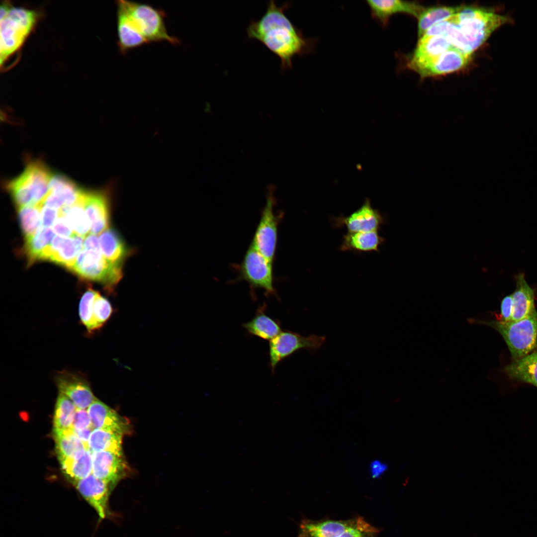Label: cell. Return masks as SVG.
<instances>
[{"label": "cell", "mask_w": 537, "mask_h": 537, "mask_svg": "<svg viewBox=\"0 0 537 537\" xmlns=\"http://www.w3.org/2000/svg\"><path fill=\"white\" fill-rule=\"evenodd\" d=\"M288 6L287 3L277 6L270 0L264 15L251 20L246 29L249 38L260 41L279 57L282 71L291 68L293 58L307 52L310 45L285 14Z\"/></svg>", "instance_id": "obj_1"}, {"label": "cell", "mask_w": 537, "mask_h": 537, "mask_svg": "<svg viewBox=\"0 0 537 537\" xmlns=\"http://www.w3.org/2000/svg\"><path fill=\"white\" fill-rule=\"evenodd\" d=\"M510 17L490 9L462 7L450 18L441 23V35L453 47L470 56L500 26L510 23Z\"/></svg>", "instance_id": "obj_2"}, {"label": "cell", "mask_w": 537, "mask_h": 537, "mask_svg": "<svg viewBox=\"0 0 537 537\" xmlns=\"http://www.w3.org/2000/svg\"><path fill=\"white\" fill-rule=\"evenodd\" d=\"M38 14L34 10L14 7L8 1L0 6V65L23 45L34 28Z\"/></svg>", "instance_id": "obj_3"}, {"label": "cell", "mask_w": 537, "mask_h": 537, "mask_svg": "<svg viewBox=\"0 0 537 537\" xmlns=\"http://www.w3.org/2000/svg\"><path fill=\"white\" fill-rule=\"evenodd\" d=\"M53 174L40 160L29 162L22 173L7 182L6 188L17 208L42 205Z\"/></svg>", "instance_id": "obj_4"}, {"label": "cell", "mask_w": 537, "mask_h": 537, "mask_svg": "<svg viewBox=\"0 0 537 537\" xmlns=\"http://www.w3.org/2000/svg\"><path fill=\"white\" fill-rule=\"evenodd\" d=\"M469 322L485 324L497 330L505 341L514 360L532 353L537 348V312L515 321L469 320Z\"/></svg>", "instance_id": "obj_5"}, {"label": "cell", "mask_w": 537, "mask_h": 537, "mask_svg": "<svg viewBox=\"0 0 537 537\" xmlns=\"http://www.w3.org/2000/svg\"><path fill=\"white\" fill-rule=\"evenodd\" d=\"M117 1L149 43L161 41L174 45L179 43L178 38L168 33L164 21L166 14L163 10L145 3L125 0Z\"/></svg>", "instance_id": "obj_6"}, {"label": "cell", "mask_w": 537, "mask_h": 537, "mask_svg": "<svg viewBox=\"0 0 537 537\" xmlns=\"http://www.w3.org/2000/svg\"><path fill=\"white\" fill-rule=\"evenodd\" d=\"M83 278L98 282L108 290L119 281L122 276V266L108 261L101 251L82 250L70 269Z\"/></svg>", "instance_id": "obj_7"}, {"label": "cell", "mask_w": 537, "mask_h": 537, "mask_svg": "<svg viewBox=\"0 0 537 537\" xmlns=\"http://www.w3.org/2000/svg\"><path fill=\"white\" fill-rule=\"evenodd\" d=\"M240 278L253 288H261L267 295L276 296L273 286L272 264L251 243L239 266Z\"/></svg>", "instance_id": "obj_8"}, {"label": "cell", "mask_w": 537, "mask_h": 537, "mask_svg": "<svg viewBox=\"0 0 537 537\" xmlns=\"http://www.w3.org/2000/svg\"><path fill=\"white\" fill-rule=\"evenodd\" d=\"M326 341L325 336L311 335L304 337L289 331L281 332L270 341L269 344V366L272 373L277 365L296 352L306 349L315 351L319 349Z\"/></svg>", "instance_id": "obj_9"}, {"label": "cell", "mask_w": 537, "mask_h": 537, "mask_svg": "<svg viewBox=\"0 0 537 537\" xmlns=\"http://www.w3.org/2000/svg\"><path fill=\"white\" fill-rule=\"evenodd\" d=\"M274 199L268 194L266 205L251 243L270 263L273 264L276 251L278 217L274 211Z\"/></svg>", "instance_id": "obj_10"}, {"label": "cell", "mask_w": 537, "mask_h": 537, "mask_svg": "<svg viewBox=\"0 0 537 537\" xmlns=\"http://www.w3.org/2000/svg\"><path fill=\"white\" fill-rule=\"evenodd\" d=\"M112 187V183L103 189L86 192L84 208L90 223L91 234H100L108 228Z\"/></svg>", "instance_id": "obj_11"}, {"label": "cell", "mask_w": 537, "mask_h": 537, "mask_svg": "<svg viewBox=\"0 0 537 537\" xmlns=\"http://www.w3.org/2000/svg\"><path fill=\"white\" fill-rule=\"evenodd\" d=\"M72 484L96 511L100 520L112 516L108 502L110 494L114 488L108 482L91 474Z\"/></svg>", "instance_id": "obj_12"}, {"label": "cell", "mask_w": 537, "mask_h": 537, "mask_svg": "<svg viewBox=\"0 0 537 537\" xmlns=\"http://www.w3.org/2000/svg\"><path fill=\"white\" fill-rule=\"evenodd\" d=\"M55 381L60 393L69 397L77 408L87 409L96 398L84 376L66 370L58 372Z\"/></svg>", "instance_id": "obj_13"}, {"label": "cell", "mask_w": 537, "mask_h": 537, "mask_svg": "<svg viewBox=\"0 0 537 537\" xmlns=\"http://www.w3.org/2000/svg\"><path fill=\"white\" fill-rule=\"evenodd\" d=\"M86 191L66 176L53 174L48 193L42 205L57 210L72 206L81 200Z\"/></svg>", "instance_id": "obj_14"}, {"label": "cell", "mask_w": 537, "mask_h": 537, "mask_svg": "<svg viewBox=\"0 0 537 537\" xmlns=\"http://www.w3.org/2000/svg\"><path fill=\"white\" fill-rule=\"evenodd\" d=\"M91 458L92 474L113 488L127 475L128 466L123 455L107 451H93Z\"/></svg>", "instance_id": "obj_15"}, {"label": "cell", "mask_w": 537, "mask_h": 537, "mask_svg": "<svg viewBox=\"0 0 537 537\" xmlns=\"http://www.w3.org/2000/svg\"><path fill=\"white\" fill-rule=\"evenodd\" d=\"M84 237L56 236L44 250L39 260H47L70 269L84 247Z\"/></svg>", "instance_id": "obj_16"}, {"label": "cell", "mask_w": 537, "mask_h": 537, "mask_svg": "<svg viewBox=\"0 0 537 537\" xmlns=\"http://www.w3.org/2000/svg\"><path fill=\"white\" fill-rule=\"evenodd\" d=\"M470 56L452 47L431 60L410 69L422 77L440 76L464 67L468 63Z\"/></svg>", "instance_id": "obj_17"}, {"label": "cell", "mask_w": 537, "mask_h": 537, "mask_svg": "<svg viewBox=\"0 0 537 537\" xmlns=\"http://www.w3.org/2000/svg\"><path fill=\"white\" fill-rule=\"evenodd\" d=\"M383 222L382 216L372 207L369 199H365L360 207L350 215L334 219L335 227H345L348 232L378 231Z\"/></svg>", "instance_id": "obj_18"}, {"label": "cell", "mask_w": 537, "mask_h": 537, "mask_svg": "<svg viewBox=\"0 0 537 537\" xmlns=\"http://www.w3.org/2000/svg\"><path fill=\"white\" fill-rule=\"evenodd\" d=\"M112 311L110 302L99 292L94 300H86L79 308L80 322L89 335L100 329L111 317Z\"/></svg>", "instance_id": "obj_19"}, {"label": "cell", "mask_w": 537, "mask_h": 537, "mask_svg": "<svg viewBox=\"0 0 537 537\" xmlns=\"http://www.w3.org/2000/svg\"><path fill=\"white\" fill-rule=\"evenodd\" d=\"M92 426L95 429L110 430L123 435L130 431V425L125 418L96 398L87 409Z\"/></svg>", "instance_id": "obj_20"}, {"label": "cell", "mask_w": 537, "mask_h": 537, "mask_svg": "<svg viewBox=\"0 0 537 537\" xmlns=\"http://www.w3.org/2000/svg\"><path fill=\"white\" fill-rule=\"evenodd\" d=\"M367 3L372 16L384 26L394 14L403 12L418 18L425 9L418 4L399 0H368Z\"/></svg>", "instance_id": "obj_21"}, {"label": "cell", "mask_w": 537, "mask_h": 537, "mask_svg": "<svg viewBox=\"0 0 537 537\" xmlns=\"http://www.w3.org/2000/svg\"><path fill=\"white\" fill-rule=\"evenodd\" d=\"M117 31L120 52L128 51L149 42L137 29L123 7L117 1Z\"/></svg>", "instance_id": "obj_22"}, {"label": "cell", "mask_w": 537, "mask_h": 537, "mask_svg": "<svg viewBox=\"0 0 537 537\" xmlns=\"http://www.w3.org/2000/svg\"><path fill=\"white\" fill-rule=\"evenodd\" d=\"M516 287L512 294L513 312L511 321L520 320L537 312L534 292L529 285L523 273L516 277Z\"/></svg>", "instance_id": "obj_23"}, {"label": "cell", "mask_w": 537, "mask_h": 537, "mask_svg": "<svg viewBox=\"0 0 537 537\" xmlns=\"http://www.w3.org/2000/svg\"><path fill=\"white\" fill-rule=\"evenodd\" d=\"M452 47L444 35L421 37L408 67L411 68L425 63Z\"/></svg>", "instance_id": "obj_24"}, {"label": "cell", "mask_w": 537, "mask_h": 537, "mask_svg": "<svg viewBox=\"0 0 537 537\" xmlns=\"http://www.w3.org/2000/svg\"><path fill=\"white\" fill-rule=\"evenodd\" d=\"M56 451L59 461L78 458L89 448L77 437L72 429L53 430Z\"/></svg>", "instance_id": "obj_25"}, {"label": "cell", "mask_w": 537, "mask_h": 537, "mask_svg": "<svg viewBox=\"0 0 537 537\" xmlns=\"http://www.w3.org/2000/svg\"><path fill=\"white\" fill-rule=\"evenodd\" d=\"M266 309L265 305L259 307L254 317L243 327L250 335L271 341L281 332V327L278 321L266 314Z\"/></svg>", "instance_id": "obj_26"}, {"label": "cell", "mask_w": 537, "mask_h": 537, "mask_svg": "<svg viewBox=\"0 0 537 537\" xmlns=\"http://www.w3.org/2000/svg\"><path fill=\"white\" fill-rule=\"evenodd\" d=\"M384 239L378 231L360 232H348L344 235L340 250L342 251L360 252L378 251L379 246Z\"/></svg>", "instance_id": "obj_27"}, {"label": "cell", "mask_w": 537, "mask_h": 537, "mask_svg": "<svg viewBox=\"0 0 537 537\" xmlns=\"http://www.w3.org/2000/svg\"><path fill=\"white\" fill-rule=\"evenodd\" d=\"M101 252L109 262L122 266L128 251L117 233L111 228H107L99 236Z\"/></svg>", "instance_id": "obj_28"}, {"label": "cell", "mask_w": 537, "mask_h": 537, "mask_svg": "<svg viewBox=\"0 0 537 537\" xmlns=\"http://www.w3.org/2000/svg\"><path fill=\"white\" fill-rule=\"evenodd\" d=\"M123 435L107 429H95L91 432L88 442L91 452L107 451L123 455L122 442Z\"/></svg>", "instance_id": "obj_29"}, {"label": "cell", "mask_w": 537, "mask_h": 537, "mask_svg": "<svg viewBox=\"0 0 537 537\" xmlns=\"http://www.w3.org/2000/svg\"><path fill=\"white\" fill-rule=\"evenodd\" d=\"M505 369L511 378L537 387V351L514 360Z\"/></svg>", "instance_id": "obj_30"}, {"label": "cell", "mask_w": 537, "mask_h": 537, "mask_svg": "<svg viewBox=\"0 0 537 537\" xmlns=\"http://www.w3.org/2000/svg\"><path fill=\"white\" fill-rule=\"evenodd\" d=\"M85 195V194L83 198L76 204L63 207L59 210V216L64 218L74 233L84 237L90 231V223L84 208Z\"/></svg>", "instance_id": "obj_31"}, {"label": "cell", "mask_w": 537, "mask_h": 537, "mask_svg": "<svg viewBox=\"0 0 537 537\" xmlns=\"http://www.w3.org/2000/svg\"><path fill=\"white\" fill-rule=\"evenodd\" d=\"M54 231L50 227H41L33 235L25 238L24 250L30 265L39 261L44 250L51 244Z\"/></svg>", "instance_id": "obj_32"}, {"label": "cell", "mask_w": 537, "mask_h": 537, "mask_svg": "<svg viewBox=\"0 0 537 537\" xmlns=\"http://www.w3.org/2000/svg\"><path fill=\"white\" fill-rule=\"evenodd\" d=\"M92 452L87 449L82 456L59 461L62 470L72 483L92 474Z\"/></svg>", "instance_id": "obj_33"}, {"label": "cell", "mask_w": 537, "mask_h": 537, "mask_svg": "<svg viewBox=\"0 0 537 537\" xmlns=\"http://www.w3.org/2000/svg\"><path fill=\"white\" fill-rule=\"evenodd\" d=\"M462 6H440L426 8L418 18V36L421 38L432 26L457 13Z\"/></svg>", "instance_id": "obj_34"}, {"label": "cell", "mask_w": 537, "mask_h": 537, "mask_svg": "<svg viewBox=\"0 0 537 537\" xmlns=\"http://www.w3.org/2000/svg\"><path fill=\"white\" fill-rule=\"evenodd\" d=\"M77 407L67 396L59 393L53 418V430L72 429Z\"/></svg>", "instance_id": "obj_35"}, {"label": "cell", "mask_w": 537, "mask_h": 537, "mask_svg": "<svg viewBox=\"0 0 537 537\" xmlns=\"http://www.w3.org/2000/svg\"><path fill=\"white\" fill-rule=\"evenodd\" d=\"M42 205L18 207V216L20 227L25 238L34 234L40 228Z\"/></svg>", "instance_id": "obj_36"}, {"label": "cell", "mask_w": 537, "mask_h": 537, "mask_svg": "<svg viewBox=\"0 0 537 537\" xmlns=\"http://www.w3.org/2000/svg\"><path fill=\"white\" fill-rule=\"evenodd\" d=\"M379 530L363 517L353 518L350 526L339 537H377Z\"/></svg>", "instance_id": "obj_37"}, {"label": "cell", "mask_w": 537, "mask_h": 537, "mask_svg": "<svg viewBox=\"0 0 537 537\" xmlns=\"http://www.w3.org/2000/svg\"><path fill=\"white\" fill-rule=\"evenodd\" d=\"M91 427L92 426L87 409L77 408L72 429L73 430H81Z\"/></svg>", "instance_id": "obj_38"}, {"label": "cell", "mask_w": 537, "mask_h": 537, "mask_svg": "<svg viewBox=\"0 0 537 537\" xmlns=\"http://www.w3.org/2000/svg\"><path fill=\"white\" fill-rule=\"evenodd\" d=\"M59 215L58 210L42 205L41 209V225L42 227H49L53 226Z\"/></svg>", "instance_id": "obj_39"}, {"label": "cell", "mask_w": 537, "mask_h": 537, "mask_svg": "<svg viewBox=\"0 0 537 537\" xmlns=\"http://www.w3.org/2000/svg\"><path fill=\"white\" fill-rule=\"evenodd\" d=\"M513 312V299L512 294L505 297L501 303V320L503 322L511 321Z\"/></svg>", "instance_id": "obj_40"}, {"label": "cell", "mask_w": 537, "mask_h": 537, "mask_svg": "<svg viewBox=\"0 0 537 537\" xmlns=\"http://www.w3.org/2000/svg\"><path fill=\"white\" fill-rule=\"evenodd\" d=\"M53 230L57 235L63 237H71L75 235L64 218L59 216L53 226Z\"/></svg>", "instance_id": "obj_41"}, {"label": "cell", "mask_w": 537, "mask_h": 537, "mask_svg": "<svg viewBox=\"0 0 537 537\" xmlns=\"http://www.w3.org/2000/svg\"><path fill=\"white\" fill-rule=\"evenodd\" d=\"M388 469V465L379 459L371 461L369 465V473L371 477L377 478L384 474Z\"/></svg>", "instance_id": "obj_42"}, {"label": "cell", "mask_w": 537, "mask_h": 537, "mask_svg": "<svg viewBox=\"0 0 537 537\" xmlns=\"http://www.w3.org/2000/svg\"><path fill=\"white\" fill-rule=\"evenodd\" d=\"M84 247H85V249L86 250L101 251L99 239L96 236V235L93 234H90L87 236L84 240Z\"/></svg>", "instance_id": "obj_43"}, {"label": "cell", "mask_w": 537, "mask_h": 537, "mask_svg": "<svg viewBox=\"0 0 537 537\" xmlns=\"http://www.w3.org/2000/svg\"><path fill=\"white\" fill-rule=\"evenodd\" d=\"M93 430H94L93 428L92 427H91L81 430H73L74 431L77 437L81 440V441L86 446L88 447V442L90 437Z\"/></svg>", "instance_id": "obj_44"}]
</instances>
